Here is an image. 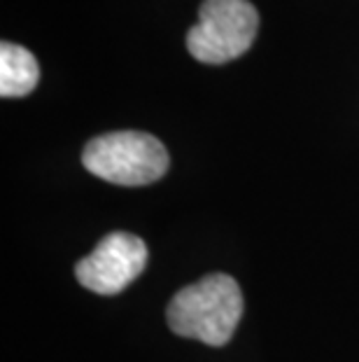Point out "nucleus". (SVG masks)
Here are the masks:
<instances>
[{
  "label": "nucleus",
  "instance_id": "obj_1",
  "mask_svg": "<svg viewBox=\"0 0 359 362\" xmlns=\"http://www.w3.org/2000/svg\"><path fill=\"white\" fill-rule=\"evenodd\" d=\"M243 315V292L231 276L210 274L182 288L166 311L168 327L178 337L205 346H224Z\"/></svg>",
  "mask_w": 359,
  "mask_h": 362
},
{
  "label": "nucleus",
  "instance_id": "obj_2",
  "mask_svg": "<svg viewBox=\"0 0 359 362\" xmlns=\"http://www.w3.org/2000/svg\"><path fill=\"white\" fill-rule=\"evenodd\" d=\"M82 164L96 178L124 187L162 180L171 157L166 145L145 131H112L89 141Z\"/></svg>",
  "mask_w": 359,
  "mask_h": 362
},
{
  "label": "nucleus",
  "instance_id": "obj_3",
  "mask_svg": "<svg viewBox=\"0 0 359 362\" xmlns=\"http://www.w3.org/2000/svg\"><path fill=\"white\" fill-rule=\"evenodd\" d=\"M259 12L250 0H203L187 49L201 64L219 66L243 57L255 42Z\"/></svg>",
  "mask_w": 359,
  "mask_h": 362
},
{
  "label": "nucleus",
  "instance_id": "obj_4",
  "mask_svg": "<svg viewBox=\"0 0 359 362\" xmlns=\"http://www.w3.org/2000/svg\"><path fill=\"white\" fill-rule=\"evenodd\" d=\"M147 264V245L140 236L112 232L96 245L89 257L75 267V276L96 295H119Z\"/></svg>",
  "mask_w": 359,
  "mask_h": 362
},
{
  "label": "nucleus",
  "instance_id": "obj_5",
  "mask_svg": "<svg viewBox=\"0 0 359 362\" xmlns=\"http://www.w3.org/2000/svg\"><path fill=\"white\" fill-rule=\"evenodd\" d=\"M37 82H40V66L33 54L14 42L0 45V96H28Z\"/></svg>",
  "mask_w": 359,
  "mask_h": 362
}]
</instances>
